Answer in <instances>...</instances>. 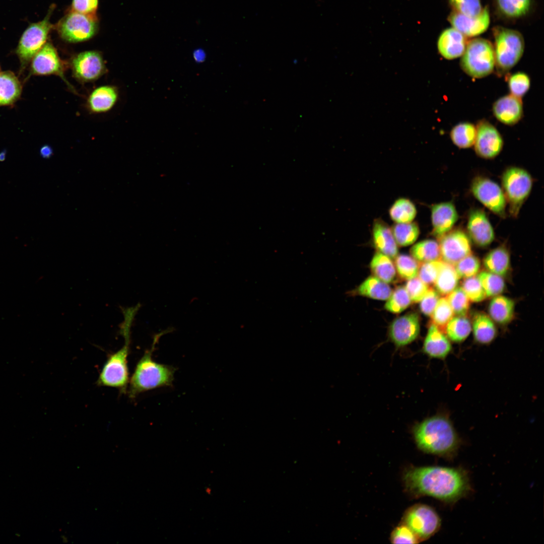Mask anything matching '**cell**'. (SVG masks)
I'll return each mask as SVG.
<instances>
[{
    "label": "cell",
    "instance_id": "cell-22",
    "mask_svg": "<svg viewBox=\"0 0 544 544\" xmlns=\"http://www.w3.org/2000/svg\"><path fill=\"white\" fill-rule=\"evenodd\" d=\"M466 37L453 27L444 30L440 35L437 47L440 54L447 59L461 57L467 44Z\"/></svg>",
    "mask_w": 544,
    "mask_h": 544
},
{
    "label": "cell",
    "instance_id": "cell-36",
    "mask_svg": "<svg viewBox=\"0 0 544 544\" xmlns=\"http://www.w3.org/2000/svg\"><path fill=\"white\" fill-rule=\"evenodd\" d=\"M391 230L397 245L402 247L413 244L420 234L419 227L416 222L396 223Z\"/></svg>",
    "mask_w": 544,
    "mask_h": 544
},
{
    "label": "cell",
    "instance_id": "cell-19",
    "mask_svg": "<svg viewBox=\"0 0 544 544\" xmlns=\"http://www.w3.org/2000/svg\"><path fill=\"white\" fill-rule=\"evenodd\" d=\"M458 218L454 205L451 202L436 203L431 207L432 234L440 238L451 230Z\"/></svg>",
    "mask_w": 544,
    "mask_h": 544
},
{
    "label": "cell",
    "instance_id": "cell-37",
    "mask_svg": "<svg viewBox=\"0 0 544 544\" xmlns=\"http://www.w3.org/2000/svg\"><path fill=\"white\" fill-rule=\"evenodd\" d=\"M532 0H496L499 12L509 18H518L530 11Z\"/></svg>",
    "mask_w": 544,
    "mask_h": 544
},
{
    "label": "cell",
    "instance_id": "cell-29",
    "mask_svg": "<svg viewBox=\"0 0 544 544\" xmlns=\"http://www.w3.org/2000/svg\"><path fill=\"white\" fill-rule=\"evenodd\" d=\"M358 294L378 300H387L392 290L388 284L374 276L365 279L358 287Z\"/></svg>",
    "mask_w": 544,
    "mask_h": 544
},
{
    "label": "cell",
    "instance_id": "cell-26",
    "mask_svg": "<svg viewBox=\"0 0 544 544\" xmlns=\"http://www.w3.org/2000/svg\"><path fill=\"white\" fill-rule=\"evenodd\" d=\"M21 92L20 82L14 73H0V106L13 104L19 98Z\"/></svg>",
    "mask_w": 544,
    "mask_h": 544
},
{
    "label": "cell",
    "instance_id": "cell-13",
    "mask_svg": "<svg viewBox=\"0 0 544 544\" xmlns=\"http://www.w3.org/2000/svg\"><path fill=\"white\" fill-rule=\"evenodd\" d=\"M476 126L474 143L477 154L485 159H492L501 152L503 140L497 129L488 121L480 120Z\"/></svg>",
    "mask_w": 544,
    "mask_h": 544
},
{
    "label": "cell",
    "instance_id": "cell-14",
    "mask_svg": "<svg viewBox=\"0 0 544 544\" xmlns=\"http://www.w3.org/2000/svg\"><path fill=\"white\" fill-rule=\"evenodd\" d=\"M71 66L74 76L83 82L97 80L106 71L104 59L96 51L80 53L73 58Z\"/></svg>",
    "mask_w": 544,
    "mask_h": 544
},
{
    "label": "cell",
    "instance_id": "cell-9",
    "mask_svg": "<svg viewBox=\"0 0 544 544\" xmlns=\"http://www.w3.org/2000/svg\"><path fill=\"white\" fill-rule=\"evenodd\" d=\"M402 523L413 530L421 542L429 539L439 530L441 520L433 508L418 504L413 505L404 512Z\"/></svg>",
    "mask_w": 544,
    "mask_h": 544
},
{
    "label": "cell",
    "instance_id": "cell-21",
    "mask_svg": "<svg viewBox=\"0 0 544 544\" xmlns=\"http://www.w3.org/2000/svg\"><path fill=\"white\" fill-rule=\"evenodd\" d=\"M422 351L430 358L445 360L451 352L452 346L443 332L431 323L423 342Z\"/></svg>",
    "mask_w": 544,
    "mask_h": 544
},
{
    "label": "cell",
    "instance_id": "cell-8",
    "mask_svg": "<svg viewBox=\"0 0 544 544\" xmlns=\"http://www.w3.org/2000/svg\"><path fill=\"white\" fill-rule=\"evenodd\" d=\"M53 9V7L50 8L47 15L43 20L30 24L22 35L17 48L16 53L23 65H26L30 62L35 55L46 43L48 34L53 27L50 22Z\"/></svg>",
    "mask_w": 544,
    "mask_h": 544
},
{
    "label": "cell",
    "instance_id": "cell-44",
    "mask_svg": "<svg viewBox=\"0 0 544 544\" xmlns=\"http://www.w3.org/2000/svg\"><path fill=\"white\" fill-rule=\"evenodd\" d=\"M453 266L459 278H467L475 276L480 270L481 265L478 258L470 254Z\"/></svg>",
    "mask_w": 544,
    "mask_h": 544
},
{
    "label": "cell",
    "instance_id": "cell-12",
    "mask_svg": "<svg viewBox=\"0 0 544 544\" xmlns=\"http://www.w3.org/2000/svg\"><path fill=\"white\" fill-rule=\"evenodd\" d=\"M438 239L441 259L445 263L454 265L471 254L470 240L461 230H451Z\"/></svg>",
    "mask_w": 544,
    "mask_h": 544
},
{
    "label": "cell",
    "instance_id": "cell-54",
    "mask_svg": "<svg viewBox=\"0 0 544 544\" xmlns=\"http://www.w3.org/2000/svg\"><path fill=\"white\" fill-rule=\"evenodd\" d=\"M194 59L198 62H201L205 59V54L201 50H197L193 54Z\"/></svg>",
    "mask_w": 544,
    "mask_h": 544
},
{
    "label": "cell",
    "instance_id": "cell-7",
    "mask_svg": "<svg viewBox=\"0 0 544 544\" xmlns=\"http://www.w3.org/2000/svg\"><path fill=\"white\" fill-rule=\"evenodd\" d=\"M129 344L130 341H125L120 349L109 356L97 381L98 385L115 388L121 392L126 391L129 381L127 364Z\"/></svg>",
    "mask_w": 544,
    "mask_h": 544
},
{
    "label": "cell",
    "instance_id": "cell-24",
    "mask_svg": "<svg viewBox=\"0 0 544 544\" xmlns=\"http://www.w3.org/2000/svg\"><path fill=\"white\" fill-rule=\"evenodd\" d=\"M118 99L117 89L111 86H102L96 88L89 95L88 106L89 110L96 113L110 110Z\"/></svg>",
    "mask_w": 544,
    "mask_h": 544
},
{
    "label": "cell",
    "instance_id": "cell-6",
    "mask_svg": "<svg viewBox=\"0 0 544 544\" xmlns=\"http://www.w3.org/2000/svg\"><path fill=\"white\" fill-rule=\"evenodd\" d=\"M532 179L525 170L516 167L506 169L502 177V184L511 216L516 217L524 202L529 196Z\"/></svg>",
    "mask_w": 544,
    "mask_h": 544
},
{
    "label": "cell",
    "instance_id": "cell-46",
    "mask_svg": "<svg viewBox=\"0 0 544 544\" xmlns=\"http://www.w3.org/2000/svg\"><path fill=\"white\" fill-rule=\"evenodd\" d=\"M470 301L479 302L487 297L478 276L465 278L461 287Z\"/></svg>",
    "mask_w": 544,
    "mask_h": 544
},
{
    "label": "cell",
    "instance_id": "cell-49",
    "mask_svg": "<svg viewBox=\"0 0 544 544\" xmlns=\"http://www.w3.org/2000/svg\"><path fill=\"white\" fill-rule=\"evenodd\" d=\"M413 302H419L425 296L429 287L418 277L407 280L404 286Z\"/></svg>",
    "mask_w": 544,
    "mask_h": 544
},
{
    "label": "cell",
    "instance_id": "cell-39",
    "mask_svg": "<svg viewBox=\"0 0 544 544\" xmlns=\"http://www.w3.org/2000/svg\"><path fill=\"white\" fill-rule=\"evenodd\" d=\"M478 277L487 297L496 296L503 292L505 284L501 276L489 271H483Z\"/></svg>",
    "mask_w": 544,
    "mask_h": 544
},
{
    "label": "cell",
    "instance_id": "cell-17",
    "mask_svg": "<svg viewBox=\"0 0 544 544\" xmlns=\"http://www.w3.org/2000/svg\"><path fill=\"white\" fill-rule=\"evenodd\" d=\"M448 20L452 27L465 37H474L487 30L490 25V17L489 9L486 7L475 17L465 16L453 11L449 15Z\"/></svg>",
    "mask_w": 544,
    "mask_h": 544
},
{
    "label": "cell",
    "instance_id": "cell-43",
    "mask_svg": "<svg viewBox=\"0 0 544 544\" xmlns=\"http://www.w3.org/2000/svg\"><path fill=\"white\" fill-rule=\"evenodd\" d=\"M507 81L510 94L520 99L530 88L529 77L523 72H519L511 75L508 77Z\"/></svg>",
    "mask_w": 544,
    "mask_h": 544
},
{
    "label": "cell",
    "instance_id": "cell-25",
    "mask_svg": "<svg viewBox=\"0 0 544 544\" xmlns=\"http://www.w3.org/2000/svg\"><path fill=\"white\" fill-rule=\"evenodd\" d=\"M514 301L505 296L497 295L490 301L488 311L490 316L496 323L505 325L512 319L514 313Z\"/></svg>",
    "mask_w": 544,
    "mask_h": 544
},
{
    "label": "cell",
    "instance_id": "cell-3",
    "mask_svg": "<svg viewBox=\"0 0 544 544\" xmlns=\"http://www.w3.org/2000/svg\"><path fill=\"white\" fill-rule=\"evenodd\" d=\"M165 332L156 335L150 349L147 350L138 362L129 381L128 396L135 398L140 394L156 388L172 386L176 368L155 362L153 353L160 337Z\"/></svg>",
    "mask_w": 544,
    "mask_h": 544
},
{
    "label": "cell",
    "instance_id": "cell-51",
    "mask_svg": "<svg viewBox=\"0 0 544 544\" xmlns=\"http://www.w3.org/2000/svg\"><path fill=\"white\" fill-rule=\"evenodd\" d=\"M139 306L134 307L123 308L122 311L124 316V322L120 326V334L123 335L125 340H130V329L133 318L139 309Z\"/></svg>",
    "mask_w": 544,
    "mask_h": 544
},
{
    "label": "cell",
    "instance_id": "cell-55",
    "mask_svg": "<svg viewBox=\"0 0 544 544\" xmlns=\"http://www.w3.org/2000/svg\"><path fill=\"white\" fill-rule=\"evenodd\" d=\"M6 152L5 150L3 151L0 153V161H4L6 159Z\"/></svg>",
    "mask_w": 544,
    "mask_h": 544
},
{
    "label": "cell",
    "instance_id": "cell-15",
    "mask_svg": "<svg viewBox=\"0 0 544 544\" xmlns=\"http://www.w3.org/2000/svg\"><path fill=\"white\" fill-rule=\"evenodd\" d=\"M31 73L36 75H55L60 77L73 91L74 89L64 75V67L57 51L50 42L35 55L31 60Z\"/></svg>",
    "mask_w": 544,
    "mask_h": 544
},
{
    "label": "cell",
    "instance_id": "cell-10",
    "mask_svg": "<svg viewBox=\"0 0 544 544\" xmlns=\"http://www.w3.org/2000/svg\"><path fill=\"white\" fill-rule=\"evenodd\" d=\"M98 24L93 15L74 11L65 15L57 25V30L61 38L71 43L91 39L96 34Z\"/></svg>",
    "mask_w": 544,
    "mask_h": 544
},
{
    "label": "cell",
    "instance_id": "cell-20",
    "mask_svg": "<svg viewBox=\"0 0 544 544\" xmlns=\"http://www.w3.org/2000/svg\"><path fill=\"white\" fill-rule=\"evenodd\" d=\"M492 111L496 118L507 125H513L523 116V105L520 98L511 94L500 97L493 104Z\"/></svg>",
    "mask_w": 544,
    "mask_h": 544
},
{
    "label": "cell",
    "instance_id": "cell-52",
    "mask_svg": "<svg viewBox=\"0 0 544 544\" xmlns=\"http://www.w3.org/2000/svg\"><path fill=\"white\" fill-rule=\"evenodd\" d=\"M98 4V0H73V11L93 15L97 9Z\"/></svg>",
    "mask_w": 544,
    "mask_h": 544
},
{
    "label": "cell",
    "instance_id": "cell-4",
    "mask_svg": "<svg viewBox=\"0 0 544 544\" xmlns=\"http://www.w3.org/2000/svg\"><path fill=\"white\" fill-rule=\"evenodd\" d=\"M495 67L502 76L508 73L520 60L524 49V41L518 31L502 27L493 29Z\"/></svg>",
    "mask_w": 544,
    "mask_h": 544
},
{
    "label": "cell",
    "instance_id": "cell-47",
    "mask_svg": "<svg viewBox=\"0 0 544 544\" xmlns=\"http://www.w3.org/2000/svg\"><path fill=\"white\" fill-rule=\"evenodd\" d=\"M454 11L462 15L475 17L482 11L481 0H449Z\"/></svg>",
    "mask_w": 544,
    "mask_h": 544
},
{
    "label": "cell",
    "instance_id": "cell-1",
    "mask_svg": "<svg viewBox=\"0 0 544 544\" xmlns=\"http://www.w3.org/2000/svg\"><path fill=\"white\" fill-rule=\"evenodd\" d=\"M403 482L415 496H430L451 505L471 491L467 472L461 467H412L404 471Z\"/></svg>",
    "mask_w": 544,
    "mask_h": 544
},
{
    "label": "cell",
    "instance_id": "cell-27",
    "mask_svg": "<svg viewBox=\"0 0 544 544\" xmlns=\"http://www.w3.org/2000/svg\"><path fill=\"white\" fill-rule=\"evenodd\" d=\"M472 330L475 342L482 345L491 343L497 336V329L492 319L483 313L477 314L473 320Z\"/></svg>",
    "mask_w": 544,
    "mask_h": 544
},
{
    "label": "cell",
    "instance_id": "cell-50",
    "mask_svg": "<svg viewBox=\"0 0 544 544\" xmlns=\"http://www.w3.org/2000/svg\"><path fill=\"white\" fill-rule=\"evenodd\" d=\"M440 296L438 292L429 288L423 298L420 301V309L426 316H430L438 303Z\"/></svg>",
    "mask_w": 544,
    "mask_h": 544
},
{
    "label": "cell",
    "instance_id": "cell-48",
    "mask_svg": "<svg viewBox=\"0 0 544 544\" xmlns=\"http://www.w3.org/2000/svg\"><path fill=\"white\" fill-rule=\"evenodd\" d=\"M392 543H418L420 542L413 530L406 524L402 523L396 526L391 533Z\"/></svg>",
    "mask_w": 544,
    "mask_h": 544
},
{
    "label": "cell",
    "instance_id": "cell-32",
    "mask_svg": "<svg viewBox=\"0 0 544 544\" xmlns=\"http://www.w3.org/2000/svg\"><path fill=\"white\" fill-rule=\"evenodd\" d=\"M410 253L420 262L441 259L439 243L433 239H426L416 243L411 248Z\"/></svg>",
    "mask_w": 544,
    "mask_h": 544
},
{
    "label": "cell",
    "instance_id": "cell-41",
    "mask_svg": "<svg viewBox=\"0 0 544 544\" xmlns=\"http://www.w3.org/2000/svg\"><path fill=\"white\" fill-rule=\"evenodd\" d=\"M454 314L446 297L440 298L430 316L432 323L436 325L443 332H445L447 324L453 317Z\"/></svg>",
    "mask_w": 544,
    "mask_h": 544
},
{
    "label": "cell",
    "instance_id": "cell-16",
    "mask_svg": "<svg viewBox=\"0 0 544 544\" xmlns=\"http://www.w3.org/2000/svg\"><path fill=\"white\" fill-rule=\"evenodd\" d=\"M420 331L419 315L409 313L395 318L390 324L388 335L391 341L398 347H405L418 337Z\"/></svg>",
    "mask_w": 544,
    "mask_h": 544
},
{
    "label": "cell",
    "instance_id": "cell-40",
    "mask_svg": "<svg viewBox=\"0 0 544 544\" xmlns=\"http://www.w3.org/2000/svg\"><path fill=\"white\" fill-rule=\"evenodd\" d=\"M395 267L400 277L409 280L418 277L419 263L412 256L397 255L395 258Z\"/></svg>",
    "mask_w": 544,
    "mask_h": 544
},
{
    "label": "cell",
    "instance_id": "cell-31",
    "mask_svg": "<svg viewBox=\"0 0 544 544\" xmlns=\"http://www.w3.org/2000/svg\"><path fill=\"white\" fill-rule=\"evenodd\" d=\"M477 133L476 126L468 122H460L451 129L450 135L453 144L459 148L466 149L474 145Z\"/></svg>",
    "mask_w": 544,
    "mask_h": 544
},
{
    "label": "cell",
    "instance_id": "cell-34",
    "mask_svg": "<svg viewBox=\"0 0 544 544\" xmlns=\"http://www.w3.org/2000/svg\"><path fill=\"white\" fill-rule=\"evenodd\" d=\"M389 214L391 219L396 223H405L413 222L417 215L414 203L405 198L397 199L390 207Z\"/></svg>",
    "mask_w": 544,
    "mask_h": 544
},
{
    "label": "cell",
    "instance_id": "cell-5",
    "mask_svg": "<svg viewBox=\"0 0 544 544\" xmlns=\"http://www.w3.org/2000/svg\"><path fill=\"white\" fill-rule=\"evenodd\" d=\"M461 57V68L472 78L485 77L495 69L494 46L485 39L477 38L468 41Z\"/></svg>",
    "mask_w": 544,
    "mask_h": 544
},
{
    "label": "cell",
    "instance_id": "cell-42",
    "mask_svg": "<svg viewBox=\"0 0 544 544\" xmlns=\"http://www.w3.org/2000/svg\"><path fill=\"white\" fill-rule=\"evenodd\" d=\"M446 299L454 314L466 315L470 307V300L461 287L454 289L446 296Z\"/></svg>",
    "mask_w": 544,
    "mask_h": 544
},
{
    "label": "cell",
    "instance_id": "cell-23",
    "mask_svg": "<svg viewBox=\"0 0 544 544\" xmlns=\"http://www.w3.org/2000/svg\"><path fill=\"white\" fill-rule=\"evenodd\" d=\"M374 245L378 251L391 259L398 255V245L394 238L391 228L380 219H375L372 228Z\"/></svg>",
    "mask_w": 544,
    "mask_h": 544
},
{
    "label": "cell",
    "instance_id": "cell-2",
    "mask_svg": "<svg viewBox=\"0 0 544 544\" xmlns=\"http://www.w3.org/2000/svg\"><path fill=\"white\" fill-rule=\"evenodd\" d=\"M413 434L420 449L451 459L457 454L460 439L447 415L438 414L416 424Z\"/></svg>",
    "mask_w": 544,
    "mask_h": 544
},
{
    "label": "cell",
    "instance_id": "cell-53",
    "mask_svg": "<svg viewBox=\"0 0 544 544\" xmlns=\"http://www.w3.org/2000/svg\"><path fill=\"white\" fill-rule=\"evenodd\" d=\"M40 153L42 157L44 158H48L51 157L52 154V150L50 146L44 145L40 149Z\"/></svg>",
    "mask_w": 544,
    "mask_h": 544
},
{
    "label": "cell",
    "instance_id": "cell-38",
    "mask_svg": "<svg viewBox=\"0 0 544 544\" xmlns=\"http://www.w3.org/2000/svg\"><path fill=\"white\" fill-rule=\"evenodd\" d=\"M412 301L404 286H399L392 291L384 305V308L393 313L403 311Z\"/></svg>",
    "mask_w": 544,
    "mask_h": 544
},
{
    "label": "cell",
    "instance_id": "cell-45",
    "mask_svg": "<svg viewBox=\"0 0 544 544\" xmlns=\"http://www.w3.org/2000/svg\"><path fill=\"white\" fill-rule=\"evenodd\" d=\"M420 263L418 277L428 286L434 284L444 261L439 259Z\"/></svg>",
    "mask_w": 544,
    "mask_h": 544
},
{
    "label": "cell",
    "instance_id": "cell-35",
    "mask_svg": "<svg viewBox=\"0 0 544 544\" xmlns=\"http://www.w3.org/2000/svg\"><path fill=\"white\" fill-rule=\"evenodd\" d=\"M470 321L465 316L453 317L447 324L445 332L447 337L455 343L465 341L471 331Z\"/></svg>",
    "mask_w": 544,
    "mask_h": 544
},
{
    "label": "cell",
    "instance_id": "cell-30",
    "mask_svg": "<svg viewBox=\"0 0 544 544\" xmlns=\"http://www.w3.org/2000/svg\"><path fill=\"white\" fill-rule=\"evenodd\" d=\"M370 268L374 276L387 284L394 280L396 271L392 259L379 251L373 256Z\"/></svg>",
    "mask_w": 544,
    "mask_h": 544
},
{
    "label": "cell",
    "instance_id": "cell-11",
    "mask_svg": "<svg viewBox=\"0 0 544 544\" xmlns=\"http://www.w3.org/2000/svg\"><path fill=\"white\" fill-rule=\"evenodd\" d=\"M471 190L474 196L489 210L499 216H505L506 199L497 183L487 178L477 177L471 182Z\"/></svg>",
    "mask_w": 544,
    "mask_h": 544
},
{
    "label": "cell",
    "instance_id": "cell-18",
    "mask_svg": "<svg viewBox=\"0 0 544 544\" xmlns=\"http://www.w3.org/2000/svg\"><path fill=\"white\" fill-rule=\"evenodd\" d=\"M467 229L472 241L480 247L489 245L495 238V233L485 212L479 209L469 214Z\"/></svg>",
    "mask_w": 544,
    "mask_h": 544
},
{
    "label": "cell",
    "instance_id": "cell-33",
    "mask_svg": "<svg viewBox=\"0 0 544 544\" xmlns=\"http://www.w3.org/2000/svg\"><path fill=\"white\" fill-rule=\"evenodd\" d=\"M459 279L454 266L444 262L434 284L436 290L447 296L456 288Z\"/></svg>",
    "mask_w": 544,
    "mask_h": 544
},
{
    "label": "cell",
    "instance_id": "cell-28",
    "mask_svg": "<svg viewBox=\"0 0 544 544\" xmlns=\"http://www.w3.org/2000/svg\"><path fill=\"white\" fill-rule=\"evenodd\" d=\"M510 254L504 246H499L491 251L485 257L483 263L485 268L490 272L501 277L506 275L510 268Z\"/></svg>",
    "mask_w": 544,
    "mask_h": 544
}]
</instances>
